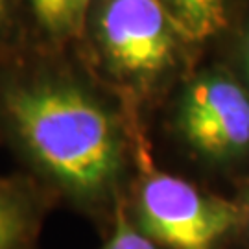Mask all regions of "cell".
I'll use <instances>...</instances> for the list:
<instances>
[{
  "label": "cell",
  "instance_id": "4",
  "mask_svg": "<svg viewBox=\"0 0 249 249\" xmlns=\"http://www.w3.org/2000/svg\"><path fill=\"white\" fill-rule=\"evenodd\" d=\"M174 129L196 157L231 164L249 155V87L223 69H205L183 85Z\"/></svg>",
  "mask_w": 249,
  "mask_h": 249
},
{
  "label": "cell",
  "instance_id": "7",
  "mask_svg": "<svg viewBox=\"0 0 249 249\" xmlns=\"http://www.w3.org/2000/svg\"><path fill=\"white\" fill-rule=\"evenodd\" d=\"M187 41L214 36L225 24L227 0H164Z\"/></svg>",
  "mask_w": 249,
  "mask_h": 249
},
{
  "label": "cell",
  "instance_id": "8",
  "mask_svg": "<svg viewBox=\"0 0 249 249\" xmlns=\"http://www.w3.org/2000/svg\"><path fill=\"white\" fill-rule=\"evenodd\" d=\"M111 220L113 225L109 236L100 249H164L139 227L129 211V203L124 199V194L118 197Z\"/></svg>",
  "mask_w": 249,
  "mask_h": 249
},
{
  "label": "cell",
  "instance_id": "5",
  "mask_svg": "<svg viewBox=\"0 0 249 249\" xmlns=\"http://www.w3.org/2000/svg\"><path fill=\"white\" fill-rule=\"evenodd\" d=\"M45 211L37 185L24 178H0V249H34Z\"/></svg>",
  "mask_w": 249,
  "mask_h": 249
},
{
  "label": "cell",
  "instance_id": "3",
  "mask_svg": "<svg viewBox=\"0 0 249 249\" xmlns=\"http://www.w3.org/2000/svg\"><path fill=\"white\" fill-rule=\"evenodd\" d=\"M135 162L139 176L129 211L139 227L164 249H223L242 225L240 203L155 168L141 139L135 144Z\"/></svg>",
  "mask_w": 249,
  "mask_h": 249
},
{
  "label": "cell",
  "instance_id": "6",
  "mask_svg": "<svg viewBox=\"0 0 249 249\" xmlns=\"http://www.w3.org/2000/svg\"><path fill=\"white\" fill-rule=\"evenodd\" d=\"M39 32L50 41L78 39L90 0H22Z\"/></svg>",
  "mask_w": 249,
  "mask_h": 249
},
{
  "label": "cell",
  "instance_id": "10",
  "mask_svg": "<svg viewBox=\"0 0 249 249\" xmlns=\"http://www.w3.org/2000/svg\"><path fill=\"white\" fill-rule=\"evenodd\" d=\"M240 65L244 74V83L249 87V24L246 26L240 39Z\"/></svg>",
  "mask_w": 249,
  "mask_h": 249
},
{
  "label": "cell",
  "instance_id": "1",
  "mask_svg": "<svg viewBox=\"0 0 249 249\" xmlns=\"http://www.w3.org/2000/svg\"><path fill=\"white\" fill-rule=\"evenodd\" d=\"M0 122L48 187L90 216H113L129 131L94 87L55 67L11 71L0 78Z\"/></svg>",
  "mask_w": 249,
  "mask_h": 249
},
{
  "label": "cell",
  "instance_id": "9",
  "mask_svg": "<svg viewBox=\"0 0 249 249\" xmlns=\"http://www.w3.org/2000/svg\"><path fill=\"white\" fill-rule=\"evenodd\" d=\"M18 30V0H0V48L9 46Z\"/></svg>",
  "mask_w": 249,
  "mask_h": 249
},
{
  "label": "cell",
  "instance_id": "2",
  "mask_svg": "<svg viewBox=\"0 0 249 249\" xmlns=\"http://www.w3.org/2000/svg\"><path fill=\"white\" fill-rule=\"evenodd\" d=\"M80 37L102 80L131 98L168 78L187 41L164 0H90Z\"/></svg>",
  "mask_w": 249,
  "mask_h": 249
},
{
  "label": "cell",
  "instance_id": "11",
  "mask_svg": "<svg viewBox=\"0 0 249 249\" xmlns=\"http://www.w3.org/2000/svg\"><path fill=\"white\" fill-rule=\"evenodd\" d=\"M240 209H242V225H248L249 229V192L242 199Z\"/></svg>",
  "mask_w": 249,
  "mask_h": 249
}]
</instances>
